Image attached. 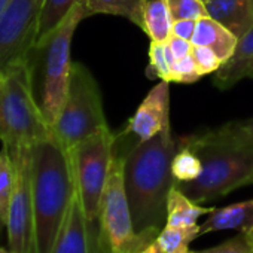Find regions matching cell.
Masks as SVG:
<instances>
[{
	"instance_id": "1",
	"label": "cell",
	"mask_w": 253,
	"mask_h": 253,
	"mask_svg": "<svg viewBox=\"0 0 253 253\" xmlns=\"http://www.w3.org/2000/svg\"><path fill=\"white\" fill-rule=\"evenodd\" d=\"M201 160L203 171L192 182L174 186L198 204L220 200L232 191L253 185V131L244 121L177 139Z\"/></svg>"
},
{
	"instance_id": "2",
	"label": "cell",
	"mask_w": 253,
	"mask_h": 253,
	"mask_svg": "<svg viewBox=\"0 0 253 253\" xmlns=\"http://www.w3.org/2000/svg\"><path fill=\"white\" fill-rule=\"evenodd\" d=\"M179 149L171 130L136 145L124 158V185L137 235L155 241L167 220V200L174 177L171 161Z\"/></svg>"
},
{
	"instance_id": "3",
	"label": "cell",
	"mask_w": 253,
	"mask_h": 253,
	"mask_svg": "<svg viewBox=\"0 0 253 253\" xmlns=\"http://www.w3.org/2000/svg\"><path fill=\"white\" fill-rule=\"evenodd\" d=\"M33 253H51L76 192L69 151L55 136L30 146Z\"/></svg>"
},
{
	"instance_id": "4",
	"label": "cell",
	"mask_w": 253,
	"mask_h": 253,
	"mask_svg": "<svg viewBox=\"0 0 253 253\" xmlns=\"http://www.w3.org/2000/svg\"><path fill=\"white\" fill-rule=\"evenodd\" d=\"M85 3L76 5L54 32L36 41L26 57L32 94L51 128L61 110L69 88L73 64L70 60L73 35L79 23L89 17Z\"/></svg>"
},
{
	"instance_id": "5",
	"label": "cell",
	"mask_w": 253,
	"mask_h": 253,
	"mask_svg": "<svg viewBox=\"0 0 253 253\" xmlns=\"http://www.w3.org/2000/svg\"><path fill=\"white\" fill-rule=\"evenodd\" d=\"M113 142L115 134L107 128L69 149L76 192L85 217L89 253H104L101 243L100 210L113 158Z\"/></svg>"
},
{
	"instance_id": "6",
	"label": "cell",
	"mask_w": 253,
	"mask_h": 253,
	"mask_svg": "<svg viewBox=\"0 0 253 253\" xmlns=\"http://www.w3.org/2000/svg\"><path fill=\"white\" fill-rule=\"evenodd\" d=\"M32 94L26 61L0 75V142L6 148L32 146L52 137Z\"/></svg>"
},
{
	"instance_id": "7",
	"label": "cell",
	"mask_w": 253,
	"mask_h": 253,
	"mask_svg": "<svg viewBox=\"0 0 253 253\" xmlns=\"http://www.w3.org/2000/svg\"><path fill=\"white\" fill-rule=\"evenodd\" d=\"M107 128L95 78L84 64L73 63L67 94L52 125V134L69 151L79 142Z\"/></svg>"
},
{
	"instance_id": "8",
	"label": "cell",
	"mask_w": 253,
	"mask_h": 253,
	"mask_svg": "<svg viewBox=\"0 0 253 253\" xmlns=\"http://www.w3.org/2000/svg\"><path fill=\"white\" fill-rule=\"evenodd\" d=\"M100 228L104 253H140L154 243L134 231L124 185V157L112 158L101 198Z\"/></svg>"
},
{
	"instance_id": "9",
	"label": "cell",
	"mask_w": 253,
	"mask_h": 253,
	"mask_svg": "<svg viewBox=\"0 0 253 253\" xmlns=\"http://www.w3.org/2000/svg\"><path fill=\"white\" fill-rule=\"evenodd\" d=\"M6 148V146H5ZM15 169V183L6 223L8 249L12 253H33L35 220L32 198V154L30 146L6 148Z\"/></svg>"
},
{
	"instance_id": "10",
	"label": "cell",
	"mask_w": 253,
	"mask_h": 253,
	"mask_svg": "<svg viewBox=\"0 0 253 253\" xmlns=\"http://www.w3.org/2000/svg\"><path fill=\"white\" fill-rule=\"evenodd\" d=\"M45 0H11L0 17V75L26 57L38 38Z\"/></svg>"
},
{
	"instance_id": "11",
	"label": "cell",
	"mask_w": 253,
	"mask_h": 253,
	"mask_svg": "<svg viewBox=\"0 0 253 253\" xmlns=\"http://www.w3.org/2000/svg\"><path fill=\"white\" fill-rule=\"evenodd\" d=\"M170 82L161 81L143 98L125 130L115 134L113 155L124 157L136 145L170 128Z\"/></svg>"
},
{
	"instance_id": "12",
	"label": "cell",
	"mask_w": 253,
	"mask_h": 253,
	"mask_svg": "<svg viewBox=\"0 0 253 253\" xmlns=\"http://www.w3.org/2000/svg\"><path fill=\"white\" fill-rule=\"evenodd\" d=\"M207 15L238 39L253 24V0H203Z\"/></svg>"
},
{
	"instance_id": "13",
	"label": "cell",
	"mask_w": 253,
	"mask_h": 253,
	"mask_svg": "<svg viewBox=\"0 0 253 253\" xmlns=\"http://www.w3.org/2000/svg\"><path fill=\"white\" fill-rule=\"evenodd\" d=\"M253 226V198L229 204L226 207L213 209L207 219L200 225V235L234 229L246 234Z\"/></svg>"
},
{
	"instance_id": "14",
	"label": "cell",
	"mask_w": 253,
	"mask_h": 253,
	"mask_svg": "<svg viewBox=\"0 0 253 253\" xmlns=\"http://www.w3.org/2000/svg\"><path fill=\"white\" fill-rule=\"evenodd\" d=\"M51 253H89L86 225L78 192H75L66 220Z\"/></svg>"
},
{
	"instance_id": "15",
	"label": "cell",
	"mask_w": 253,
	"mask_h": 253,
	"mask_svg": "<svg viewBox=\"0 0 253 253\" xmlns=\"http://www.w3.org/2000/svg\"><path fill=\"white\" fill-rule=\"evenodd\" d=\"M191 43L210 48L223 64L234 55L238 38L216 20L204 17L197 20V27Z\"/></svg>"
},
{
	"instance_id": "16",
	"label": "cell",
	"mask_w": 253,
	"mask_h": 253,
	"mask_svg": "<svg viewBox=\"0 0 253 253\" xmlns=\"http://www.w3.org/2000/svg\"><path fill=\"white\" fill-rule=\"evenodd\" d=\"M253 66V24L238 39L234 55L222 64L216 72L214 85L219 89H228L234 86L240 79L247 78V72Z\"/></svg>"
},
{
	"instance_id": "17",
	"label": "cell",
	"mask_w": 253,
	"mask_h": 253,
	"mask_svg": "<svg viewBox=\"0 0 253 253\" xmlns=\"http://www.w3.org/2000/svg\"><path fill=\"white\" fill-rule=\"evenodd\" d=\"M214 207H204L188 195H185L176 186L171 188L167 200V226L173 228H192L198 226V219L209 214Z\"/></svg>"
},
{
	"instance_id": "18",
	"label": "cell",
	"mask_w": 253,
	"mask_h": 253,
	"mask_svg": "<svg viewBox=\"0 0 253 253\" xmlns=\"http://www.w3.org/2000/svg\"><path fill=\"white\" fill-rule=\"evenodd\" d=\"M148 0H86L88 15L106 14L130 20L143 30V12Z\"/></svg>"
},
{
	"instance_id": "19",
	"label": "cell",
	"mask_w": 253,
	"mask_h": 253,
	"mask_svg": "<svg viewBox=\"0 0 253 253\" xmlns=\"http://www.w3.org/2000/svg\"><path fill=\"white\" fill-rule=\"evenodd\" d=\"M143 33H146L151 41L166 43L171 36L173 18L166 0H148L143 12Z\"/></svg>"
},
{
	"instance_id": "20",
	"label": "cell",
	"mask_w": 253,
	"mask_h": 253,
	"mask_svg": "<svg viewBox=\"0 0 253 253\" xmlns=\"http://www.w3.org/2000/svg\"><path fill=\"white\" fill-rule=\"evenodd\" d=\"M197 237H200V225L192 228H173L166 225L155 238V244L160 253H189V244Z\"/></svg>"
},
{
	"instance_id": "21",
	"label": "cell",
	"mask_w": 253,
	"mask_h": 253,
	"mask_svg": "<svg viewBox=\"0 0 253 253\" xmlns=\"http://www.w3.org/2000/svg\"><path fill=\"white\" fill-rule=\"evenodd\" d=\"M82 2H86V0H45L39 20L36 41L54 32L69 17V14L75 9V6Z\"/></svg>"
},
{
	"instance_id": "22",
	"label": "cell",
	"mask_w": 253,
	"mask_h": 253,
	"mask_svg": "<svg viewBox=\"0 0 253 253\" xmlns=\"http://www.w3.org/2000/svg\"><path fill=\"white\" fill-rule=\"evenodd\" d=\"M15 183V169L11 152L3 146L0 149V223L6 226L11 198Z\"/></svg>"
},
{
	"instance_id": "23",
	"label": "cell",
	"mask_w": 253,
	"mask_h": 253,
	"mask_svg": "<svg viewBox=\"0 0 253 253\" xmlns=\"http://www.w3.org/2000/svg\"><path fill=\"white\" fill-rule=\"evenodd\" d=\"M201 171H203V164L200 157L191 148L179 143V149L171 161V173L174 180L192 182L200 177Z\"/></svg>"
},
{
	"instance_id": "24",
	"label": "cell",
	"mask_w": 253,
	"mask_h": 253,
	"mask_svg": "<svg viewBox=\"0 0 253 253\" xmlns=\"http://www.w3.org/2000/svg\"><path fill=\"white\" fill-rule=\"evenodd\" d=\"M146 76L149 79H161L166 82H173L171 69L166 58L164 43L151 41L149 46V64L146 67Z\"/></svg>"
},
{
	"instance_id": "25",
	"label": "cell",
	"mask_w": 253,
	"mask_h": 253,
	"mask_svg": "<svg viewBox=\"0 0 253 253\" xmlns=\"http://www.w3.org/2000/svg\"><path fill=\"white\" fill-rule=\"evenodd\" d=\"M173 21L200 20L207 15L203 0H166Z\"/></svg>"
},
{
	"instance_id": "26",
	"label": "cell",
	"mask_w": 253,
	"mask_h": 253,
	"mask_svg": "<svg viewBox=\"0 0 253 253\" xmlns=\"http://www.w3.org/2000/svg\"><path fill=\"white\" fill-rule=\"evenodd\" d=\"M191 55L198 67V72L201 76L216 73L222 67V61L217 58V55L207 46H200V45H192Z\"/></svg>"
},
{
	"instance_id": "27",
	"label": "cell",
	"mask_w": 253,
	"mask_h": 253,
	"mask_svg": "<svg viewBox=\"0 0 253 253\" xmlns=\"http://www.w3.org/2000/svg\"><path fill=\"white\" fill-rule=\"evenodd\" d=\"M171 76L173 82L177 84H194L201 78V73L198 72V67L192 58V55H186L180 60H176L171 67Z\"/></svg>"
},
{
	"instance_id": "28",
	"label": "cell",
	"mask_w": 253,
	"mask_h": 253,
	"mask_svg": "<svg viewBox=\"0 0 253 253\" xmlns=\"http://www.w3.org/2000/svg\"><path fill=\"white\" fill-rule=\"evenodd\" d=\"M189 253H253V249L249 244L246 234L240 232L238 235L220 243L219 246L204 250H191Z\"/></svg>"
},
{
	"instance_id": "29",
	"label": "cell",
	"mask_w": 253,
	"mask_h": 253,
	"mask_svg": "<svg viewBox=\"0 0 253 253\" xmlns=\"http://www.w3.org/2000/svg\"><path fill=\"white\" fill-rule=\"evenodd\" d=\"M166 45H167L169 49L171 51L174 60H180V58L189 55L191 51H192V43H191V41L177 38V36H174V35H171V36L169 38V41L166 42Z\"/></svg>"
},
{
	"instance_id": "30",
	"label": "cell",
	"mask_w": 253,
	"mask_h": 253,
	"mask_svg": "<svg viewBox=\"0 0 253 253\" xmlns=\"http://www.w3.org/2000/svg\"><path fill=\"white\" fill-rule=\"evenodd\" d=\"M195 27H197V20H177V21H173L171 35L191 41L195 33Z\"/></svg>"
},
{
	"instance_id": "31",
	"label": "cell",
	"mask_w": 253,
	"mask_h": 253,
	"mask_svg": "<svg viewBox=\"0 0 253 253\" xmlns=\"http://www.w3.org/2000/svg\"><path fill=\"white\" fill-rule=\"evenodd\" d=\"M140 253H160L158 252V249H157V244H155V241L154 243H151L145 250H142Z\"/></svg>"
},
{
	"instance_id": "32",
	"label": "cell",
	"mask_w": 253,
	"mask_h": 253,
	"mask_svg": "<svg viewBox=\"0 0 253 253\" xmlns=\"http://www.w3.org/2000/svg\"><path fill=\"white\" fill-rule=\"evenodd\" d=\"M9 2H11V0H0V17H2V14L6 9V6L9 5Z\"/></svg>"
},
{
	"instance_id": "33",
	"label": "cell",
	"mask_w": 253,
	"mask_h": 253,
	"mask_svg": "<svg viewBox=\"0 0 253 253\" xmlns=\"http://www.w3.org/2000/svg\"><path fill=\"white\" fill-rule=\"evenodd\" d=\"M246 237H247V241H249V244L252 246V249H253V226L246 232Z\"/></svg>"
},
{
	"instance_id": "34",
	"label": "cell",
	"mask_w": 253,
	"mask_h": 253,
	"mask_svg": "<svg viewBox=\"0 0 253 253\" xmlns=\"http://www.w3.org/2000/svg\"><path fill=\"white\" fill-rule=\"evenodd\" d=\"M244 124H246V125L249 126V128H250V130L253 131V116H252L250 119H247V121H244Z\"/></svg>"
},
{
	"instance_id": "35",
	"label": "cell",
	"mask_w": 253,
	"mask_h": 253,
	"mask_svg": "<svg viewBox=\"0 0 253 253\" xmlns=\"http://www.w3.org/2000/svg\"><path fill=\"white\" fill-rule=\"evenodd\" d=\"M247 78H252V79H253V66H252L250 70L247 72Z\"/></svg>"
},
{
	"instance_id": "36",
	"label": "cell",
	"mask_w": 253,
	"mask_h": 253,
	"mask_svg": "<svg viewBox=\"0 0 253 253\" xmlns=\"http://www.w3.org/2000/svg\"><path fill=\"white\" fill-rule=\"evenodd\" d=\"M0 253H12L9 249H2V247H0Z\"/></svg>"
}]
</instances>
